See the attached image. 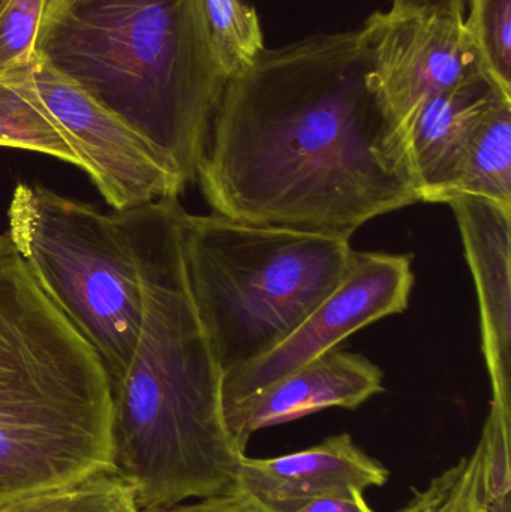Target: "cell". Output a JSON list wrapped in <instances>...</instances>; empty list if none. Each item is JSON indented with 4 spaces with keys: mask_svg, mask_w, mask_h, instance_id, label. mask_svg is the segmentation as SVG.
Segmentation results:
<instances>
[{
    "mask_svg": "<svg viewBox=\"0 0 511 512\" xmlns=\"http://www.w3.org/2000/svg\"><path fill=\"white\" fill-rule=\"evenodd\" d=\"M465 32L483 72L511 98V0H468Z\"/></svg>",
    "mask_w": 511,
    "mask_h": 512,
    "instance_id": "obj_17",
    "label": "cell"
},
{
    "mask_svg": "<svg viewBox=\"0 0 511 512\" xmlns=\"http://www.w3.org/2000/svg\"><path fill=\"white\" fill-rule=\"evenodd\" d=\"M35 51L195 182L227 83L200 0H47Z\"/></svg>",
    "mask_w": 511,
    "mask_h": 512,
    "instance_id": "obj_3",
    "label": "cell"
},
{
    "mask_svg": "<svg viewBox=\"0 0 511 512\" xmlns=\"http://www.w3.org/2000/svg\"><path fill=\"white\" fill-rule=\"evenodd\" d=\"M389 471L348 433L284 456H243L236 493L248 512H293L314 502L365 495L383 487Z\"/></svg>",
    "mask_w": 511,
    "mask_h": 512,
    "instance_id": "obj_10",
    "label": "cell"
},
{
    "mask_svg": "<svg viewBox=\"0 0 511 512\" xmlns=\"http://www.w3.org/2000/svg\"><path fill=\"white\" fill-rule=\"evenodd\" d=\"M45 493L24 499V501L17 502V504L8 505V507H2L0 512H44Z\"/></svg>",
    "mask_w": 511,
    "mask_h": 512,
    "instance_id": "obj_22",
    "label": "cell"
},
{
    "mask_svg": "<svg viewBox=\"0 0 511 512\" xmlns=\"http://www.w3.org/2000/svg\"><path fill=\"white\" fill-rule=\"evenodd\" d=\"M44 512H147L134 489L116 471L101 472L80 483L45 493Z\"/></svg>",
    "mask_w": 511,
    "mask_h": 512,
    "instance_id": "obj_18",
    "label": "cell"
},
{
    "mask_svg": "<svg viewBox=\"0 0 511 512\" xmlns=\"http://www.w3.org/2000/svg\"><path fill=\"white\" fill-rule=\"evenodd\" d=\"M114 471L107 370L0 236V508Z\"/></svg>",
    "mask_w": 511,
    "mask_h": 512,
    "instance_id": "obj_4",
    "label": "cell"
},
{
    "mask_svg": "<svg viewBox=\"0 0 511 512\" xmlns=\"http://www.w3.org/2000/svg\"><path fill=\"white\" fill-rule=\"evenodd\" d=\"M384 391V373L368 358L332 351L309 361L228 412V427L243 448L255 432L330 408L357 409Z\"/></svg>",
    "mask_w": 511,
    "mask_h": 512,
    "instance_id": "obj_12",
    "label": "cell"
},
{
    "mask_svg": "<svg viewBox=\"0 0 511 512\" xmlns=\"http://www.w3.org/2000/svg\"><path fill=\"white\" fill-rule=\"evenodd\" d=\"M8 236L78 333L104 363L110 385L131 364L144 316L140 255L128 210L104 213L42 185L21 183Z\"/></svg>",
    "mask_w": 511,
    "mask_h": 512,
    "instance_id": "obj_6",
    "label": "cell"
},
{
    "mask_svg": "<svg viewBox=\"0 0 511 512\" xmlns=\"http://www.w3.org/2000/svg\"><path fill=\"white\" fill-rule=\"evenodd\" d=\"M195 182L231 221L344 239L420 203L359 30L266 48L227 80Z\"/></svg>",
    "mask_w": 511,
    "mask_h": 512,
    "instance_id": "obj_1",
    "label": "cell"
},
{
    "mask_svg": "<svg viewBox=\"0 0 511 512\" xmlns=\"http://www.w3.org/2000/svg\"><path fill=\"white\" fill-rule=\"evenodd\" d=\"M414 285L413 256L354 252L338 288L305 322L263 357L224 376L225 415L351 334L405 312Z\"/></svg>",
    "mask_w": 511,
    "mask_h": 512,
    "instance_id": "obj_8",
    "label": "cell"
},
{
    "mask_svg": "<svg viewBox=\"0 0 511 512\" xmlns=\"http://www.w3.org/2000/svg\"><path fill=\"white\" fill-rule=\"evenodd\" d=\"M128 212L144 316L134 358L111 385L114 471L144 511L234 495L246 448L228 427L224 373L189 288L183 207L164 198Z\"/></svg>",
    "mask_w": 511,
    "mask_h": 512,
    "instance_id": "obj_2",
    "label": "cell"
},
{
    "mask_svg": "<svg viewBox=\"0 0 511 512\" xmlns=\"http://www.w3.org/2000/svg\"><path fill=\"white\" fill-rule=\"evenodd\" d=\"M47 0H0V74L36 57V38Z\"/></svg>",
    "mask_w": 511,
    "mask_h": 512,
    "instance_id": "obj_19",
    "label": "cell"
},
{
    "mask_svg": "<svg viewBox=\"0 0 511 512\" xmlns=\"http://www.w3.org/2000/svg\"><path fill=\"white\" fill-rule=\"evenodd\" d=\"M461 231L480 307L482 349L492 384L491 414L510 421L511 210L480 198L449 203Z\"/></svg>",
    "mask_w": 511,
    "mask_h": 512,
    "instance_id": "obj_11",
    "label": "cell"
},
{
    "mask_svg": "<svg viewBox=\"0 0 511 512\" xmlns=\"http://www.w3.org/2000/svg\"><path fill=\"white\" fill-rule=\"evenodd\" d=\"M204 23L225 78L245 74L266 50L257 11L248 0H200Z\"/></svg>",
    "mask_w": 511,
    "mask_h": 512,
    "instance_id": "obj_16",
    "label": "cell"
},
{
    "mask_svg": "<svg viewBox=\"0 0 511 512\" xmlns=\"http://www.w3.org/2000/svg\"><path fill=\"white\" fill-rule=\"evenodd\" d=\"M511 99L486 74L438 93L417 111L407 132L420 203H444L468 143L495 104Z\"/></svg>",
    "mask_w": 511,
    "mask_h": 512,
    "instance_id": "obj_13",
    "label": "cell"
},
{
    "mask_svg": "<svg viewBox=\"0 0 511 512\" xmlns=\"http://www.w3.org/2000/svg\"><path fill=\"white\" fill-rule=\"evenodd\" d=\"M293 512H375L366 501L365 495L353 498H333L314 502Z\"/></svg>",
    "mask_w": 511,
    "mask_h": 512,
    "instance_id": "obj_21",
    "label": "cell"
},
{
    "mask_svg": "<svg viewBox=\"0 0 511 512\" xmlns=\"http://www.w3.org/2000/svg\"><path fill=\"white\" fill-rule=\"evenodd\" d=\"M26 75L111 209H135L185 191L174 165L75 81L38 56L27 63Z\"/></svg>",
    "mask_w": 511,
    "mask_h": 512,
    "instance_id": "obj_7",
    "label": "cell"
},
{
    "mask_svg": "<svg viewBox=\"0 0 511 512\" xmlns=\"http://www.w3.org/2000/svg\"><path fill=\"white\" fill-rule=\"evenodd\" d=\"M192 298L222 373L284 342L338 288L350 239L240 224L224 216H180Z\"/></svg>",
    "mask_w": 511,
    "mask_h": 512,
    "instance_id": "obj_5",
    "label": "cell"
},
{
    "mask_svg": "<svg viewBox=\"0 0 511 512\" xmlns=\"http://www.w3.org/2000/svg\"><path fill=\"white\" fill-rule=\"evenodd\" d=\"M359 33L372 87L405 141L428 99L485 74L464 23L434 15L375 12Z\"/></svg>",
    "mask_w": 511,
    "mask_h": 512,
    "instance_id": "obj_9",
    "label": "cell"
},
{
    "mask_svg": "<svg viewBox=\"0 0 511 512\" xmlns=\"http://www.w3.org/2000/svg\"><path fill=\"white\" fill-rule=\"evenodd\" d=\"M459 197L511 210V99L495 104L471 137L444 203Z\"/></svg>",
    "mask_w": 511,
    "mask_h": 512,
    "instance_id": "obj_14",
    "label": "cell"
},
{
    "mask_svg": "<svg viewBox=\"0 0 511 512\" xmlns=\"http://www.w3.org/2000/svg\"><path fill=\"white\" fill-rule=\"evenodd\" d=\"M0 147L53 156L80 168V159L36 98L26 65L0 74Z\"/></svg>",
    "mask_w": 511,
    "mask_h": 512,
    "instance_id": "obj_15",
    "label": "cell"
},
{
    "mask_svg": "<svg viewBox=\"0 0 511 512\" xmlns=\"http://www.w3.org/2000/svg\"><path fill=\"white\" fill-rule=\"evenodd\" d=\"M390 11L399 14L434 15L462 24L465 20V0H392Z\"/></svg>",
    "mask_w": 511,
    "mask_h": 512,
    "instance_id": "obj_20",
    "label": "cell"
}]
</instances>
